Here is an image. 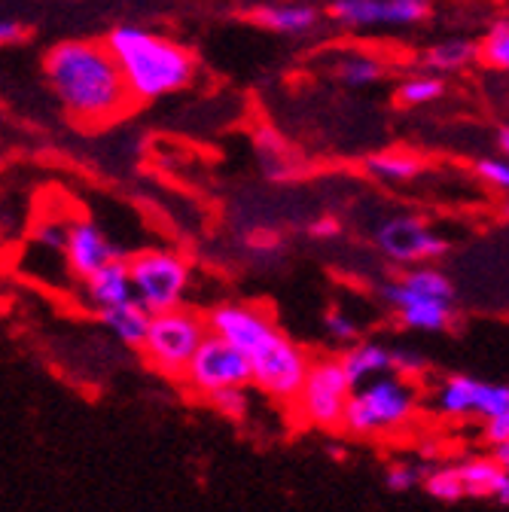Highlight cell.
Returning a JSON list of instances; mask_svg holds the SVG:
<instances>
[{
    "instance_id": "cell-25",
    "label": "cell",
    "mask_w": 509,
    "mask_h": 512,
    "mask_svg": "<svg viewBox=\"0 0 509 512\" xmlns=\"http://www.w3.org/2000/svg\"><path fill=\"white\" fill-rule=\"evenodd\" d=\"M424 488L433 500H442V503H455L464 497V482H461V473L458 467H439L433 470L427 479H424Z\"/></svg>"
},
{
    "instance_id": "cell-14",
    "label": "cell",
    "mask_w": 509,
    "mask_h": 512,
    "mask_svg": "<svg viewBox=\"0 0 509 512\" xmlns=\"http://www.w3.org/2000/svg\"><path fill=\"white\" fill-rule=\"evenodd\" d=\"M381 299L388 305H394L403 317V324L412 330H424V333H439L452 324V299H433V296H421L406 290L400 281H391L381 287Z\"/></svg>"
},
{
    "instance_id": "cell-28",
    "label": "cell",
    "mask_w": 509,
    "mask_h": 512,
    "mask_svg": "<svg viewBox=\"0 0 509 512\" xmlns=\"http://www.w3.org/2000/svg\"><path fill=\"white\" fill-rule=\"evenodd\" d=\"M476 174H479L485 183H491L494 189L509 192V159H506V156H503V159H497V156L479 159V162H476Z\"/></svg>"
},
{
    "instance_id": "cell-26",
    "label": "cell",
    "mask_w": 509,
    "mask_h": 512,
    "mask_svg": "<svg viewBox=\"0 0 509 512\" xmlns=\"http://www.w3.org/2000/svg\"><path fill=\"white\" fill-rule=\"evenodd\" d=\"M479 55L497 71H509V19L497 22L479 46Z\"/></svg>"
},
{
    "instance_id": "cell-2",
    "label": "cell",
    "mask_w": 509,
    "mask_h": 512,
    "mask_svg": "<svg viewBox=\"0 0 509 512\" xmlns=\"http://www.w3.org/2000/svg\"><path fill=\"white\" fill-rule=\"evenodd\" d=\"M104 43L113 52L135 104L180 92L196 77V55L183 43L147 28L119 25L107 34Z\"/></svg>"
},
{
    "instance_id": "cell-9",
    "label": "cell",
    "mask_w": 509,
    "mask_h": 512,
    "mask_svg": "<svg viewBox=\"0 0 509 512\" xmlns=\"http://www.w3.org/2000/svg\"><path fill=\"white\" fill-rule=\"evenodd\" d=\"M372 238H375V247L385 253L388 260L403 263V266L436 260V256L449 250V244L415 217H391L375 229Z\"/></svg>"
},
{
    "instance_id": "cell-7",
    "label": "cell",
    "mask_w": 509,
    "mask_h": 512,
    "mask_svg": "<svg viewBox=\"0 0 509 512\" xmlns=\"http://www.w3.org/2000/svg\"><path fill=\"white\" fill-rule=\"evenodd\" d=\"M351 391H354V384L348 381V375L336 357L311 360L302 388L293 400V409L311 427L342 430V415H345V403H348Z\"/></svg>"
},
{
    "instance_id": "cell-17",
    "label": "cell",
    "mask_w": 509,
    "mask_h": 512,
    "mask_svg": "<svg viewBox=\"0 0 509 512\" xmlns=\"http://www.w3.org/2000/svg\"><path fill=\"white\" fill-rule=\"evenodd\" d=\"M253 22L266 31H275V34H287V37H302V34H311L321 22V13H317L311 4H263L250 13Z\"/></svg>"
},
{
    "instance_id": "cell-10",
    "label": "cell",
    "mask_w": 509,
    "mask_h": 512,
    "mask_svg": "<svg viewBox=\"0 0 509 512\" xmlns=\"http://www.w3.org/2000/svg\"><path fill=\"white\" fill-rule=\"evenodd\" d=\"M436 403H439V412L452 418L479 415L488 421L509 409V384H491V381H479L470 375H452L439 388Z\"/></svg>"
},
{
    "instance_id": "cell-36",
    "label": "cell",
    "mask_w": 509,
    "mask_h": 512,
    "mask_svg": "<svg viewBox=\"0 0 509 512\" xmlns=\"http://www.w3.org/2000/svg\"><path fill=\"white\" fill-rule=\"evenodd\" d=\"M314 235H324V238H330V235H339V223L336 220H321V223H314V229H311Z\"/></svg>"
},
{
    "instance_id": "cell-30",
    "label": "cell",
    "mask_w": 509,
    "mask_h": 512,
    "mask_svg": "<svg viewBox=\"0 0 509 512\" xmlns=\"http://www.w3.org/2000/svg\"><path fill=\"white\" fill-rule=\"evenodd\" d=\"M327 333L336 339V342H354L357 339V324L348 317V314H342V311H330L327 314Z\"/></svg>"
},
{
    "instance_id": "cell-3",
    "label": "cell",
    "mask_w": 509,
    "mask_h": 512,
    "mask_svg": "<svg viewBox=\"0 0 509 512\" xmlns=\"http://www.w3.org/2000/svg\"><path fill=\"white\" fill-rule=\"evenodd\" d=\"M415 412V391L403 375H375L351 391L342 415V430L375 436L403 427Z\"/></svg>"
},
{
    "instance_id": "cell-33",
    "label": "cell",
    "mask_w": 509,
    "mask_h": 512,
    "mask_svg": "<svg viewBox=\"0 0 509 512\" xmlns=\"http://www.w3.org/2000/svg\"><path fill=\"white\" fill-rule=\"evenodd\" d=\"M485 439H488L491 445L509 439V409L500 412L497 418H488V421H485Z\"/></svg>"
},
{
    "instance_id": "cell-8",
    "label": "cell",
    "mask_w": 509,
    "mask_h": 512,
    "mask_svg": "<svg viewBox=\"0 0 509 512\" xmlns=\"http://www.w3.org/2000/svg\"><path fill=\"white\" fill-rule=\"evenodd\" d=\"M180 381L202 400L223 388H250V357L223 336L208 330L196 354L189 357Z\"/></svg>"
},
{
    "instance_id": "cell-37",
    "label": "cell",
    "mask_w": 509,
    "mask_h": 512,
    "mask_svg": "<svg viewBox=\"0 0 509 512\" xmlns=\"http://www.w3.org/2000/svg\"><path fill=\"white\" fill-rule=\"evenodd\" d=\"M497 144H500L503 156L509 159V128H500V135H497Z\"/></svg>"
},
{
    "instance_id": "cell-20",
    "label": "cell",
    "mask_w": 509,
    "mask_h": 512,
    "mask_svg": "<svg viewBox=\"0 0 509 512\" xmlns=\"http://www.w3.org/2000/svg\"><path fill=\"white\" fill-rule=\"evenodd\" d=\"M479 55V46L473 40H442L436 46H430L424 52V64L430 68V74H452V71H464L467 64H473Z\"/></svg>"
},
{
    "instance_id": "cell-15",
    "label": "cell",
    "mask_w": 509,
    "mask_h": 512,
    "mask_svg": "<svg viewBox=\"0 0 509 512\" xmlns=\"http://www.w3.org/2000/svg\"><path fill=\"white\" fill-rule=\"evenodd\" d=\"M83 284H86L89 305H95L98 311L110 308V305H119L125 299H135L132 278H129V263H125V256H116V260H110L107 266L92 272Z\"/></svg>"
},
{
    "instance_id": "cell-23",
    "label": "cell",
    "mask_w": 509,
    "mask_h": 512,
    "mask_svg": "<svg viewBox=\"0 0 509 512\" xmlns=\"http://www.w3.org/2000/svg\"><path fill=\"white\" fill-rule=\"evenodd\" d=\"M400 284H403L406 290H412V293H421V296H433V299H455V287H452V281L445 278L439 269L424 266V263H418L412 272H406V275L400 278Z\"/></svg>"
},
{
    "instance_id": "cell-12",
    "label": "cell",
    "mask_w": 509,
    "mask_h": 512,
    "mask_svg": "<svg viewBox=\"0 0 509 512\" xmlns=\"http://www.w3.org/2000/svg\"><path fill=\"white\" fill-rule=\"evenodd\" d=\"M205 320H208L211 333L223 336L244 354H250L275 330V320L263 305H244V302H223V305L211 308L205 314Z\"/></svg>"
},
{
    "instance_id": "cell-6",
    "label": "cell",
    "mask_w": 509,
    "mask_h": 512,
    "mask_svg": "<svg viewBox=\"0 0 509 512\" xmlns=\"http://www.w3.org/2000/svg\"><path fill=\"white\" fill-rule=\"evenodd\" d=\"M125 263H129L132 293L150 314L183 305L189 290V275H193V266H189L186 256L174 250L150 247V250H138Z\"/></svg>"
},
{
    "instance_id": "cell-11",
    "label": "cell",
    "mask_w": 509,
    "mask_h": 512,
    "mask_svg": "<svg viewBox=\"0 0 509 512\" xmlns=\"http://www.w3.org/2000/svg\"><path fill=\"white\" fill-rule=\"evenodd\" d=\"M430 0H333L330 16L342 28H378V25H415L427 16Z\"/></svg>"
},
{
    "instance_id": "cell-5",
    "label": "cell",
    "mask_w": 509,
    "mask_h": 512,
    "mask_svg": "<svg viewBox=\"0 0 509 512\" xmlns=\"http://www.w3.org/2000/svg\"><path fill=\"white\" fill-rule=\"evenodd\" d=\"M247 357H250V388L263 391L275 403L293 406L305 381V372L311 366L308 351L275 327Z\"/></svg>"
},
{
    "instance_id": "cell-24",
    "label": "cell",
    "mask_w": 509,
    "mask_h": 512,
    "mask_svg": "<svg viewBox=\"0 0 509 512\" xmlns=\"http://www.w3.org/2000/svg\"><path fill=\"white\" fill-rule=\"evenodd\" d=\"M442 92H445V83L436 74H418V77H409L406 83H400L397 98L406 107H421V104L436 101Z\"/></svg>"
},
{
    "instance_id": "cell-29",
    "label": "cell",
    "mask_w": 509,
    "mask_h": 512,
    "mask_svg": "<svg viewBox=\"0 0 509 512\" xmlns=\"http://www.w3.org/2000/svg\"><path fill=\"white\" fill-rule=\"evenodd\" d=\"M385 482H388L391 491L403 494V491H409V488H415V485L421 482V470H415V467H409V464H391Z\"/></svg>"
},
{
    "instance_id": "cell-32",
    "label": "cell",
    "mask_w": 509,
    "mask_h": 512,
    "mask_svg": "<svg viewBox=\"0 0 509 512\" xmlns=\"http://www.w3.org/2000/svg\"><path fill=\"white\" fill-rule=\"evenodd\" d=\"M37 238H40L46 247L61 250V247H65V238H68V226H61L58 220H46V223L37 226Z\"/></svg>"
},
{
    "instance_id": "cell-4",
    "label": "cell",
    "mask_w": 509,
    "mask_h": 512,
    "mask_svg": "<svg viewBox=\"0 0 509 512\" xmlns=\"http://www.w3.org/2000/svg\"><path fill=\"white\" fill-rule=\"evenodd\" d=\"M208 336V320L196 308H168L150 317V330L141 345L144 360L165 378H180L199 342Z\"/></svg>"
},
{
    "instance_id": "cell-19",
    "label": "cell",
    "mask_w": 509,
    "mask_h": 512,
    "mask_svg": "<svg viewBox=\"0 0 509 512\" xmlns=\"http://www.w3.org/2000/svg\"><path fill=\"white\" fill-rule=\"evenodd\" d=\"M348 381L354 384H363L375 375H385L391 369V351L385 345H378V342H360L354 348H348L342 357H339Z\"/></svg>"
},
{
    "instance_id": "cell-1",
    "label": "cell",
    "mask_w": 509,
    "mask_h": 512,
    "mask_svg": "<svg viewBox=\"0 0 509 512\" xmlns=\"http://www.w3.org/2000/svg\"><path fill=\"white\" fill-rule=\"evenodd\" d=\"M43 74L68 119L104 128L129 116L135 98L104 40H65L43 55Z\"/></svg>"
},
{
    "instance_id": "cell-31",
    "label": "cell",
    "mask_w": 509,
    "mask_h": 512,
    "mask_svg": "<svg viewBox=\"0 0 509 512\" xmlns=\"http://www.w3.org/2000/svg\"><path fill=\"white\" fill-rule=\"evenodd\" d=\"M391 369L394 375H418L424 372V357L412 351H391Z\"/></svg>"
},
{
    "instance_id": "cell-13",
    "label": "cell",
    "mask_w": 509,
    "mask_h": 512,
    "mask_svg": "<svg viewBox=\"0 0 509 512\" xmlns=\"http://www.w3.org/2000/svg\"><path fill=\"white\" fill-rule=\"evenodd\" d=\"M61 253H65L71 275L80 278V281H86L92 272H98L101 266H107L110 260H116V256H119L116 244L92 220H74L68 226V238H65Z\"/></svg>"
},
{
    "instance_id": "cell-21",
    "label": "cell",
    "mask_w": 509,
    "mask_h": 512,
    "mask_svg": "<svg viewBox=\"0 0 509 512\" xmlns=\"http://www.w3.org/2000/svg\"><path fill=\"white\" fill-rule=\"evenodd\" d=\"M336 77L345 83V86H354V89H363V86H372L385 77V68H381V61L372 58V55H345L339 64H336Z\"/></svg>"
},
{
    "instance_id": "cell-35",
    "label": "cell",
    "mask_w": 509,
    "mask_h": 512,
    "mask_svg": "<svg viewBox=\"0 0 509 512\" xmlns=\"http://www.w3.org/2000/svg\"><path fill=\"white\" fill-rule=\"evenodd\" d=\"M503 470H506V476H509V439H503V442H497L494 445V455H491Z\"/></svg>"
},
{
    "instance_id": "cell-22",
    "label": "cell",
    "mask_w": 509,
    "mask_h": 512,
    "mask_svg": "<svg viewBox=\"0 0 509 512\" xmlns=\"http://www.w3.org/2000/svg\"><path fill=\"white\" fill-rule=\"evenodd\" d=\"M366 171L381 183H406L418 177V162L406 153H378L366 162Z\"/></svg>"
},
{
    "instance_id": "cell-16",
    "label": "cell",
    "mask_w": 509,
    "mask_h": 512,
    "mask_svg": "<svg viewBox=\"0 0 509 512\" xmlns=\"http://www.w3.org/2000/svg\"><path fill=\"white\" fill-rule=\"evenodd\" d=\"M464 497H494L497 503L509 506V476L494 458H470L458 464Z\"/></svg>"
},
{
    "instance_id": "cell-34",
    "label": "cell",
    "mask_w": 509,
    "mask_h": 512,
    "mask_svg": "<svg viewBox=\"0 0 509 512\" xmlns=\"http://www.w3.org/2000/svg\"><path fill=\"white\" fill-rule=\"evenodd\" d=\"M25 37V28L13 19H0V46H7V43H16Z\"/></svg>"
},
{
    "instance_id": "cell-18",
    "label": "cell",
    "mask_w": 509,
    "mask_h": 512,
    "mask_svg": "<svg viewBox=\"0 0 509 512\" xmlns=\"http://www.w3.org/2000/svg\"><path fill=\"white\" fill-rule=\"evenodd\" d=\"M150 311L138 302V299H125L119 305H110V308H101V324L129 348H138L144 345L147 339V330H150Z\"/></svg>"
},
{
    "instance_id": "cell-27",
    "label": "cell",
    "mask_w": 509,
    "mask_h": 512,
    "mask_svg": "<svg viewBox=\"0 0 509 512\" xmlns=\"http://www.w3.org/2000/svg\"><path fill=\"white\" fill-rule=\"evenodd\" d=\"M244 391H247V388H223V391L208 394L205 403H208L214 412H220L223 418L241 421V418L247 415V394H244Z\"/></svg>"
}]
</instances>
